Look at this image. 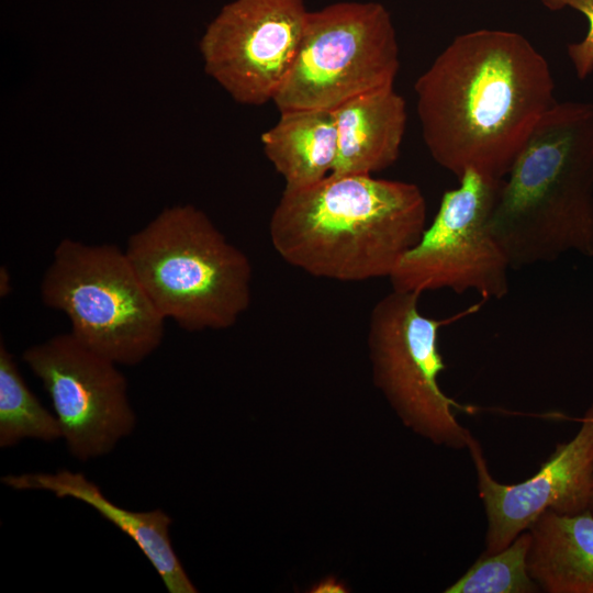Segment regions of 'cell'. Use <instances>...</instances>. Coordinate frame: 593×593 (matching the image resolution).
<instances>
[{"instance_id":"obj_1","label":"cell","mask_w":593,"mask_h":593,"mask_svg":"<svg viewBox=\"0 0 593 593\" xmlns=\"http://www.w3.org/2000/svg\"><path fill=\"white\" fill-rule=\"evenodd\" d=\"M414 91L425 146L458 180L468 171L503 179L557 102L544 55L522 34L505 30L456 36Z\"/></svg>"},{"instance_id":"obj_2","label":"cell","mask_w":593,"mask_h":593,"mask_svg":"<svg viewBox=\"0 0 593 593\" xmlns=\"http://www.w3.org/2000/svg\"><path fill=\"white\" fill-rule=\"evenodd\" d=\"M426 227L414 183L372 175H328L284 188L269 222L277 254L306 273L354 282L390 277Z\"/></svg>"},{"instance_id":"obj_3","label":"cell","mask_w":593,"mask_h":593,"mask_svg":"<svg viewBox=\"0 0 593 593\" xmlns=\"http://www.w3.org/2000/svg\"><path fill=\"white\" fill-rule=\"evenodd\" d=\"M490 227L512 269L593 257V103L556 102L502 179Z\"/></svg>"},{"instance_id":"obj_4","label":"cell","mask_w":593,"mask_h":593,"mask_svg":"<svg viewBox=\"0 0 593 593\" xmlns=\"http://www.w3.org/2000/svg\"><path fill=\"white\" fill-rule=\"evenodd\" d=\"M124 251L159 314L188 332L225 329L251 301L253 267L200 209H164Z\"/></svg>"},{"instance_id":"obj_5","label":"cell","mask_w":593,"mask_h":593,"mask_svg":"<svg viewBox=\"0 0 593 593\" xmlns=\"http://www.w3.org/2000/svg\"><path fill=\"white\" fill-rule=\"evenodd\" d=\"M40 295L68 317L75 338L118 365L135 366L163 343L166 320L116 245L61 239Z\"/></svg>"},{"instance_id":"obj_6","label":"cell","mask_w":593,"mask_h":593,"mask_svg":"<svg viewBox=\"0 0 593 593\" xmlns=\"http://www.w3.org/2000/svg\"><path fill=\"white\" fill-rule=\"evenodd\" d=\"M400 68L395 27L374 1L309 11L292 68L276 94L279 112L333 111L358 96L394 88Z\"/></svg>"},{"instance_id":"obj_7","label":"cell","mask_w":593,"mask_h":593,"mask_svg":"<svg viewBox=\"0 0 593 593\" xmlns=\"http://www.w3.org/2000/svg\"><path fill=\"white\" fill-rule=\"evenodd\" d=\"M418 294L392 290L372 307L368 344L376 384L403 422L436 445L468 448L472 434L455 410H469L441 390L446 369L439 351V329L457 320L425 316Z\"/></svg>"},{"instance_id":"obj_8","label":"cell","mask_w":593,"mask_h":593,"mask_svg":"<svg viewBox=\"0 0 593 593\" xmlns=\"http://www.w3.org/2000/svg\"><path fill=\"white\" fill-rule=\"evenodd\" d=\"M458 181L390 275L392 290L418 295L441 289L475 291L485 300L508 293L512 267L490 227L502 179L468 171Z\"/></svg>"},{"instance_id":"obj_9","label":"cell","mask_w":593,"mask_h":593,"mask_svg":"<svg viewBox=\"0 0 593 593\" xmlns=\"http://www.w3.org/2000/svg\"><path fill=\"white\" fill-rule=\"evenodd\" d=\"M22 360L48 394L75 459L103 457L134 432L137 418L119 365L69 332L27 347Z\"/></svg>"},{"instance_id":"obj_10","label":"cell","mask_w":593,"mask_h":593,"mask_svg":"<svg viewBox=\"0 0 593 593\" xmlns=\"http://www.w3.org/2000/svg\"><path fill=\"white\" fill-rule=\"evenodd\" d=\"M303 0H233L208 24L204 69L236 102L273 101L286 81L305 29Z\"/></svg>"},{"instance_id":"obj_11","label":"cell","mask_w":593,"mask_h":593,"mask_svg":"<svg viewBox=\"0 0 593 593\" xmlns=\"http://www.w3.org/2000/svg\"><path fill=\"white\" fill-rule=\"evenodd\" d=\"M580 428L559 443L538 471L525 481L504 484L490 473L480 443H468L486 516L484 553L508 546L545 512L578 514L588 510L593 474V403L580 419Z\"/></svg>"},{"instance_id":"obj_12","label":"cell","mask_w":593,"mask_h":593,"mask_svg":"<svg viewBox=\"0 0 593 593\" xmlns=\"http://www.w3.org/2000/svg\"><path fill=\"white\" fill-rule=\"evenodd\" d=\"M1 483L19 491H47L59 499L71 497L91 506L138 546L169 593L198 591L172 547L169 532L172 518L163 510L135 512L121 507L83 473L67 469L7 474Z\"/></svg>"},{"instance_id":"obj_13","label":"cell","mask_w":593,"mask_h":593,"mask_svg":"<svg viewBox=\"0 0 593 593\" xmlns=\"http://www.w3.org/2000/svg\"><path fill=\"white\" fill-rule=\"evenodd\" d=\"M337 152L331 174L372 175L399 158L406 103L394 88L358 96L333 110Z\"/></svg>"},{"instance_id":"obj_14","label":"cell","mask_w":593,"mask_h":593,"mask_svg":"<svg viewBox=\"0 0 593 593\" xmlns=\"http://www.w3.org/2000/svg\"><path fill=\"white\" fill-rule=\"evenodd\" d=\"M527 569L546 593H593V514L542 513L528 528Z\"/></svg>"},{"instance_id":"obj_15","label":"cell","mask_w":593,"mask_h":593,"mask_svg":"<svg viewBox=\"0 0 593 593\" xmlns=\"http://www.w3.org/2000/svg\"><path fill=\"white\" fill-rule=\"evenodd\" d=\"M260 139L265 155L282 176L284 188L314 184L333 170L337 152L333 111L280 112L278 122Z\"/></svg>"},{"instance_id":"obj_16","label":"cell","mask_w":593,"mask_h":593,"mask_svg":"<svg viewBox=\"0 0 593 593\" xmlns=\"http://www.w3.org/2000/svg\"><path fill=\"white\" fill-rule=\"evenodd\" d=\"M26 438L53 443L63 439V434L56 415L29 389L13 355L1 339L0 448L13 447Z\"/></svg>"},{"instance_id":"obj_17","label":"cell","mask_w":593,"mask_h":593,"mask_svg":"<svg viewBox=\"0 0 593 593\" xmlns=\"http://www.w3.org/2000/svg\"><path fill=\"white\" fill-rule=\"evenodd\" d=\"M532 536L519 534L508 546L484 553L445 593H535L540 589L527 569Z\"/></svg>"},{"instance_id":"obj_18","label":"cell","mask_w":593,"mask_h":593,"mask_svg":"<svg viewBox=\"0 0 593 593\" xmlns=\"http://www.w3.org/2000/svg\"><path fill=\"white\" fill-rule=\"evenodd\" d=\"M541 4L551 10L572 9L585 16L588 31L584 37L568 45L567 54L577 77L586 79L593 72V0H540Z\"/></svg>"},{"instance_id":"obj_19","label":"cell","mask_w":593,"mask_h":593,"mask_svg":"<svg viewBox=\"0 0 593 593\" xmlns=\"http://www.w3.org/2000/svg\"><path fill=\"white\" fill-rule=\"evenodd\" d=\"M316 593H326V592H346V588L343 585L342 582L337 581L336 579L328 578L323 581H321L317 585H315L312 590Z\"/></svg>"},{"instance_id":"obj_20","label":"cell","mask_w":593,"mask_h":593,"mask_svg":"<svg viewBox=\"0 0 593 593\" xmlns=\"http://www.w3.org/2000/svg\"><path fill=\"white\" fill-rule=\"evenodd\" d=\"M10 275L7 268L0 270V294L5 296L10 290Z\"/></svg>"},{"instance_id":"obj_21","label":"cell","mask_w":593,"mask_h":593,"mask_svg":"<svg viewBox=\"0 0 593 593\" xmlns=\"http://www.w3.org/2000/svg\"><path fill=\"white\" fill-rule=\"evenodd\" d=\"M588 510L593 514V474L591 481L590 499Z\"/></svg>"}]
</instances>
